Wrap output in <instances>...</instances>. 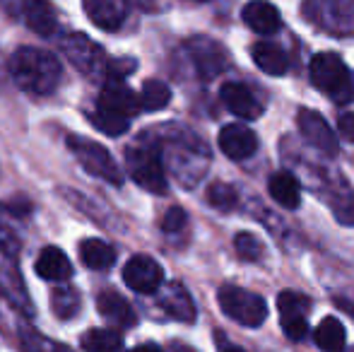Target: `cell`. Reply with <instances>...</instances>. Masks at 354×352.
Segmentation results:
<instances>
[{"label":"cell","instance_id":"obj_1","mask_svg":"<svg viewBox=\"0 0 354 352\" xmlns=\"http://www.w3.org/2000/svg\"><path fill=\"white\" fill-rule=\"evenodd\" d=\"M8 71L17 87L29 94H51L58 87L63 66L51 51L34 46H22L10 56Z\"/></svg>","mask_w":354,"mask_h":352},{"label":"cell","instance_id":"obj_2","mask_svg":"<svg viewBox=\"0 0 354 352\" xmlns=\"http://www.w3.org/2000/svg\"><path fill=\"white\" fill-rule=\"evenodd\" d=\"M308 75H311L313 85L330 99H335L337 104H347L354 99L352 73L335 53H316L308 66Z\"/></svg>","mask_w":354,"mask_h":352},{"label":"cell","instance_id":"obj_3","mask_svg":"<svg viewBox=\"0 0 354 352\" xmlns=\"http://www.w3.org/2000/svg\"><path fill=\"white\" fill-rule=\"evenodd\" d=\"M217 302L222 311L236 324L246 328H258L268 319V302L251 290H243L236 285H224L217 292Z\"/></svg>","mask_w":354,"mask_h":352},{"label":"cell","instance_id":"obj_4","mask_svg":"<svg viewBox=\"0 0 354 352\" xmlns=\"http://www.w3.org/2000/svg\"><path fill=\"white\" fill-rule=\"evenodd\" d=\"M126 165L131 172V178L138 183L140 188L149 193H167L169 183L164 176V167H162V157L159 150L152 145H133L126 152Z\"/></svg>","mask_w":354,"mask_h":352},{"label":"cell","instance_id":"obj_5","mask_svg":"<svg viewBox=\"0 0 354 352\" xmlns=\"http://www.w3.org/2000/svg\"><path fill=\"white\" fill-rule=\"evenodd\" d=\"M68 147H71V152L77 157V162L92 176L104 178V181L113 183V186H121L123 183L121 169H118V165L113 162V157L109 155V150L104 145L87 140L82 136H71L68 138Z\"/></svg>","mask_w":354,"mask_h":352},{"label":"cell","instance_id":"obj_6","mask_svg":"<svg viewBox=\"0 0 354 352\" xmlns=\"http://www.w3.org/2000/svg\"><path fill=\"white\" fill-rule=\"evenodd\" d=\"M297 123L301 136L306 138V142L316 150H321L326 157H335L340 145H337V138L333 133V128L328 126V121L313 109H299Z\"/></svg>","mask_w":354,"mask_h":352},{"label":"cell","instance_id":"obj_7","mask_svg":"<svg viewBox=\"0 0 354 352\" xmlns=\"http://www.w3.org/2000/svg\"><path fill=\"white\" fill-rule=\"evenodd\" d=\"M63 51H66V56L71 58L75 66H77V71L84 73V75H102V71H106V66H109L102 48H99L97 44H92L80 32L66 37Z\"/></svg>","mask_w":354,"mask_h":352},{"label":"cell","instance_id":"obj_8","mask_svg":"<svg viewBox=\"0 0 354 352\" xmlns=\"http://www.w3.org/2000/svg\"><path fill=\"white\" fill-rule=\"evenodd\" d=\"M123 282L131 287L133 292H140V295H152L162 287L164 282V270L149 256H133L131 261L123 268Z\"/></svg>","mask_w":354,"mask_h":352},{"label":"cell","instance_id":"obj_9","mask_svg":"<svg viewBox=\"0 0 354 352\" xmlns=\"http://www.w3.org/2000/svg\"><path fill=\"white\" fill-rule=\"evenodd\" d=\"M97 106L106 109V111L121 113V116L131 118L142 109L140 94H136L123 80H106V85L99 92Z\"/></svg>","mask_w":354,"mask_h":352},{"label":"cell","instance_id":"obj_10","mask_svg":"<svg viewBox=\"0 0 354 352\" xmlns=\"http://www.w3.org/2000/svg\"><path fill=\"white\" fill-rule=\"evenodd\" d=\"M188 51H191L193 61H196V68L205 80L219 75V73L227 68V51L219 46L217 41L207 37H198L188 41Z\"/></svg>","mask_w":354,"mask_h":352},{"label":"cell","instance_id":"obj_11","mask_svg":"<svg viewBox=\"0 0 354 352\" xmlns=\"http://www.w3.org/2000/svg\"><path fill=\"white\" fill-rule=\"evenodd\" d=\"M217 140H219V150H222L224 155H227L229 160H234V162L248 160V157L258 150L256 133H253L251 128H246V126H236V123H232V126H224L222 131H219Z\"/></svg>","mask_w":354,"mask_h":352},{"label":"cell","instance_id":"obj_12","mask_svg":"<svg viewBox=\"0 0 354 352\" xmlns=\"http://www.w3.org/2000/svg\"><path fill=\"white\" fill-rule=\"evenodd\" d=\"M219 97H222L224 106L239 118L256 121V118L263 113V106L256 99V94H253L246 85H241V82H227V85H222Z\"/></svg>","mask_w":354,"mask_h":352},{"label":"cell","instance_id":"obj_13","mask_svg":"<svg viewBox=\"0 0 354 352\" xmlns=\"http://www.w3.org/2000/svg\"><path fill=\"white\" fill-rule=\"evenodd\" d=\"M87 17L104 32H113L123 24L128 15L126 0H82Z\"/></svg>","mask_w":354,"mask_h":352},{"label":"cell","instance_id":"obj_14","mask_svg":"<svg viewBox=\"0 0 354 352\" xmlns=\"http://www.w3.org/2000/svg\"><path fill=\"white\" fill-rule=\"evenodd\" d=\"M241 17L251 32L263 34V37L275 34L282 24L280 10L268 3V0H251V3L241 10Z\"/></svg>","mask_w":354,"mask_h":352},{"label":"cell","instance_id":"obj_15","mask_svg":"<svg viewBox=\"0 0 354 352\" xmlns=\"http://www.w3.org/2000/svg\"><path fill=\"white\" fill-rule=\"evenodd\" d=\"M97 309H99V314H102L104 319L111 321V324L118 326V328L136 326V321H138L136 309L131 306V302H128L123 295H118V292H113V290H104L102 295L97 297Z\"/></svg>","mask_w":354,"mask_h":352},{"label":"cell","instance_id":"obj_16","mask_svg":"<svg viewBox=\"0 0 354 352\" xmlns=\"http://www.w3.org/2000/svg\"><path fill=\"white\" fill-rule=\"evenodd\" d=\"M24 17L27 27L39 37H53L58 32V12L48 0H27Z\"/></svg>","mask_w":354,"mask_h":352},{"label":"cell","instance_id":"obj_17","mask_svg":"<svg viewBox=\"0 0 354 352\" xmlns=\"http://www.w3.org/2000/svg\"><path fill=\"white\" fill-rule=\"evenodd\" d=\"M0 290H3V295L10 299V304L19 306V309H24V311L32 309L27 290H24V282L17 272V266L10 259H3V256H0Z\"/></svg>","mask_w":354,"mask_h":352},{"label":"cell","instance_id":"obj_18","mask_svg":"<svg viewBox=\"0 0 354 352\" xmlns=\"http://www.w3.org/2000/svg\"><path fill=\"white\" fill-rule=\"evenodd\" d=\"M268 191H270L272 201L287 210H294L301 203V186L289 172H275L268 181Z\"/></svg>","mask_w":354,"mask_h":352},{"label":"cell","instance_id":"obj_19","mask_svg":"<svg viewBox=\"0 0 354 352\" xmlns=\"http://www.w3.org/2000/svg\"><path fill=\"white\" fill-rule=\"evenodd\" d=\"M37 272L44 280H53V282H63L73 275V266L68 261V256L63 254L56 246H48L41 251V256L37 259Z\"/></svg>","mask_w":354,"mask_h":352},{"label":"cell","instance_id":"obj_20","mask_svg":"<svg viewBox=\"0 0 354 352\" xmlns=\"http://www.w3.org/2000/svg\"><path fill=\"white\" fill-rule=\"evenodd\" d=\"M251 56H253V63H256V66L261 68L266 75H284V73L289 71L287 53H284L280 46L270 44V41L256 44V46H253V51H251Z\"/></svg>","mask_w":354,"mask_h":352},{"label":"cell","instance_id":"obj_21","mask_svg":"<svg viewBox=\"0 0 354 352\" xmlns=\"http://www.w3.org/2000/svg\"><path fill=\"white\" fill-rule=\"evenodd\" d=\"M162 306L167 309L169 316H174V319H178V321L191 324V321L196 319V306H193L191 295H188L178 282L169 285V290L162 295Z\"/></svg>","mask_w":354,"mask_h":352},{"label":"cell","instance_id":"obj_22","mask_svg":"<svg viewBox=\"0 0 354 352\" xmlns=\"http://www.w3.org/2000/svg\"><path fill=\"white\" fill-rule=\"evenodd\" d=\"M80 259L92 270H106L116 261V251L102 239H84L80 244Z\"/></svg>","mask_w":354,"mask_h":352},{"label":"cell","instance_id":"obj_23","mask_svg":"<svg viewBox=\"0 0 354 352\" xmlns=\"http://www.w3.org/2000/svg\"><path fill=\"white\" fill-rule=\"evenodd\" d=\"M316 345L323 352H342L347 345V333L345 326L335 319V316H328L318 324L316 328Z\"/></svg>","mask_w":354,"mask_h":352},{"label":"cell","instance_id":"obj_24","mask_svg":"<svg viewBox=\"0 0 354 352\" xmlns=\"http://www.w3.org/2000/svg\"><path fill=\"white\" fill-rule=\"evenodd\" d=\"M84 352H121L123 335L111 328H92L82 335Z\"/></svg>","mask_w":354,"mask_h":352},{"label":"cell","instance_id":"obj_25","mask_svg":"<svg viewBox=\"0 0 354 352\" xmlns=\"http://www.w3.org/2000/svg\"><path fill=\"white\" fill-rule=\"evenodd\" d=\"M171 102V89L162 80H147L140 89V104L145 111H162Z\"/></svg>","mask_w":354,"mask_h":352},{"label":"cell","instance_id":"obj_26","mask_svg":"<svg viewBox=\"0 0 354 352\" xmlns=\"http://www.w3.org/2000/svg\"><path fill=\"white\" fill-rule=\"evenodd\" d=\"M92 126L97 128L99 133L104 136H123V133L131 128V118L121 116V113H113V111H106V109L97 106L92 113Z\"/></svg>","mask_w":354,"mask_h":352},{"label":"cell","instance_id":"obj_27","mask_svg":"<svg viewBox=\"0 0 354 352\" xmlns=\"http://www.w3.org/2000/svg\"><path fill=\"white\" fill-rule=\"evenodd\" d=\"M308 306H311V299L301 292L294 290H284L277 297V309H280L282 319H297V316H306Z\"/></svg>","mask_w":354,"mask_h":352},{"label":"cell","instance_id":"obj_28","mask_svg":"<svg viewBox=\"0 0 354 352\" xmlns=\"http://www.w3.org/2000/svg\"><path fill=\"white\" fill-rule=\"evenodd\" d=\"M207 203H210L212 207H217V210L222 212H229L234 210V207L239 205V196H236V188H232L229 183H212L210 188H207Z\"/></svg>","mask_w":354,"mask_h":352},{"label":"cell","instance_id":"obj_29","mask_svg":"<svg viewBox=\"0 0 354 352\" xmlns=\"http://www.w3.org/2000/svg\"><path fill=\"white\" fill-rule=\"evenodd\" d=\"M234 249H236L239 259L243 261H261L263 251H266L263 249V241L256 234H251V232H239L234 237Z\"/></svg>","mask_w":354,"mask_h":352},{"label":"cell","instance_id":"obj_30","mask_svg":"<svg viewBox=\"0 0 354 352\" xmlns=\"http://www.w3.org/2000/svg\"><path fill=\"white\" fill-rule=\"evenodd\" d=\"M51 306L61 319H73L80 309V295L75 290H56L51 295Z\"/></svg>","mask_w":354,"mask_h":352},{"label":"cell","instance_id":"obj_31","mask_svg":"<svg viewBox=\"0 0 354 352\" xmlns=\"http://www.w3.org/2000/svg\"><path fill=\"white\" fill-rule=\"evenodd\" d=\"M186 210L183 207H178V205H174V207H169L167 212H164V217H162V230L164 232H169V234H174V232H181L183 227H186Z\"/></svg>","mask_w":354,"mask_h":352},{"label":"cell","instance_id":"obj_32","mask_svg":"<svg viewBox=\"0 0 354 352\" xmlns=\"http://www.w3.org/2000/svg\"><path fill=\"white\" fill-rule=\"evenodd\" d=\"M282 331L289 340H304L308 333V321L306 316H297V319H282Z\"/></svg>","mask_w":354,"mask_h":352},{"label":"cell","instance_id":"obj_33","mask_svg":"<svg viewBox=\"0 0 354 352\" xmlns=\"http://www.w3.org/2000/svg\"><path fill=\"white\" fill-rule=\"evenodd\" d=\"M133 71H136V61H133V58H118V61H111L106 66L109 80H123V77H128Z\"/></svg>","mask_w":354,"mask_h":352},{"label":"cell","instance_id":"obj_34","mask_svg":"<svg viewBox=\"0 0 354 352\" xmlns=\"http://www.w3.org/2000/svg\"><path fill=\"white\" fill-rule=\"evenodd\" d=\"M337 133H340L347 142H354V111H347L337 118Z\"/></svg>","mask_w":354,"mask_h":352},{"label":"cell","instance_id":"obj_35","mask_svg":"<svg viewBox=\"0 0 354 352\" xmlns=\"http://www.w3.org/2000/svg\"><path fill=\"white\" fill-rule=\"evenodd\" d=\"M131 352H164V350L154 343H142V345H138V348H133Z\"/></svg>","mask_w":354,"mask_h":352},{"label":"cell","instance_id":"obj_36","mask_svg":"<svg viewBox=\"0 0 354 352\" xmlns=\"http://www.w3.org/2000/svg\"><path fill=\"white\" fill-rule=\"evenodd\" d=\"M219 352H246V350H241V348H236V345H227V348H222Z\"/></svg>","mask_w":354,"mask_h":352},{"label":"cell","instance_id":"obj_37","mask_svg":"<svg viewBox=\"0 0 354 352\" xmlns=\"http://www.w3.org/2000/svg\"><path fill=\"white\" fill-rule=\"evenodd\" d=\"M350 352H354V348H352V350H350Z\"/></svg>","mask_w":354,"mask_h":352}]
</instances>
